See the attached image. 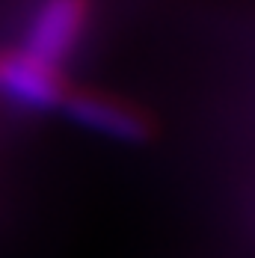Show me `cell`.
<instances>
[{
  "instance_id": "obj_1",
  "label": "cell",
  "mask_w": 255,
  "mask_h": 258,
  "mask_svg": "<svg viewBox=\"0 0 255 258\" xmlns=\"http://www.w3.org/2000/svg\"><path fill=\"white\" fill-rule=\"evenodd\" d=\"M92 15V0H39L27 21L21 48L33 56L66 69L80 48Z\"/></svg>"
},
{
  "instance_id": "obj_2",
  "label": "cell",
  "mask_w": 255,
  "mask_h": 258,
  "mask_svg": "<svg viewBox=\"0 0 255 258\" xmlns=\"http://www.w3.org/2000/svg\"><path fill=\"white\" fill-rule=\"evenodd\" d=\"M72 83L66 78V69L51 66L24 48L0 56V98L21 110L48 113L59 110L69 98Z\"/></svg>"
},
{
  "instance_id": "obj_3",
  "label": "cell",
  "mask_w": 255,
  "mask_h": 258,
  "mask_svg": "<svg viewBox=\"0 0 255 258\" xmlns=\"http://www.w3.org/2000/svg\"><path fill=\"white\" fill-rule=\"evenodd\" d=\"M72 122L89 131H98L104 137L116 140H140L146 134V119L134 104L122 101L116 95H104L98 89H77L72 86L69 98L59 107Z\"/></svg>"
}]
</instances>
